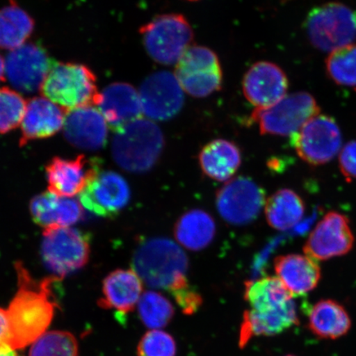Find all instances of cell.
<instances>
[{
  "mask_svg": "<svg viewBox=\"0 0 356 356\" xmlns=\"http://www.w3.org/2000/svg\"><path fill=\"white\" fill-rule=\"evenodd\" d=\"M138 309L141 321L153 330L166 327L175 313L172 302L155 291H147L142 295Z\"/></svg>",
  "mask_w": 356,
  "mask_h": 356,
  "instance_id": "cell-30",
  "label": "cell"
},
{
  "mask_svg": "<svg viewBox=\"0 0 356 356\" xmlns=\"http://www.w3.org/2000/svg\"><path fill=\"white\" fill-rule=\"evenodd\" d=\"M172 296L185 314H193L202 305V296L191 286L182 289Z\"/></svg>",
  "mask_w": 356,
  "mask_h": 356,
  "instance_id": "cell-36",
  "label": "cell"
},
{
  "mask_svg": "<svg viewBox=\"0 0 356 356\" xmlns=\"http://www.w3.org/2000/svg\"><path fill=\"white\" fill-rule=\"evenodd\" d=\"M184 92L175 74L159 71L149 75L139 92L143 113L157 121L175 118L184 106Z\"/></svg>",
  "mask_w": 356,
  "mask_h": 356,
  "instance_id": "cell-16",
  "label": "cell"
},
{
  "mask_svg": "<svg viewBox=\"0 0 356 356\" xmlns=\"http://www.w3.org/2000/svg\"><path fill=\"white\" fill-rule=\"evenodd\" d=\"M80 202L88 211L113 219L130 202L131 189L124 177L111 171H100L79 194Z\"/></svg>",
  "mask_w": 356,
  "mask_h": 356,
  "instance_id": "cell-15",
  "label": "cell"
},
{
  "mask_svg": "<svg viewBox=\"0 0 356 356\" xmlns=\"http://www.w3.org/2000/svg\"><path fill=\"white\" fill-rule=\"evenodd\" d=\"M30 212L35 224L44 229L69 227L83 218L78 200L57 197L50 191L35 195L31 200Z\"/></svg>",
  "mask_w": 356,
  "mask_h": 356,
  "instance_id": "cell-23",
  "label": "cell"
},
{
  "mask_svg": "<svg viewBox=\"0 0 356 356\" xmlns=\"http://www.w3.org/2000/svg\"><path fill=\"white\" fill-rule=\"evenodd\" d=\"M108 123L95 106L68 111L64 133L66 140L79 149H100L108 139Z\"/></svg>",
  "mask_w": 356,
  "mask_h": 356,
  "instance_id": "cell-20",
  "label": "cell"
},
{
  "mask_svg": "<svg viewBox=\"0 0 356 356\" xmlns=\"http://www.w3.org/2000/svg\"><path fill=\"white\" fill-rule=\"evenodd\" d=\"M66 114L65 110L46 97H37L31 99L26 104L21 123L20 145L55 136L64 127Z\"/></svg>",
  "mask_w": 356,
  "mask_h": 356,
  "instance_id": "cell-21",
  "label": "cell"
},
{
  "mask_svg": "<svg viewBox=\"0 0 356 356\" xmlns=\"http://www.w3.org/2000/svg\"><path fill=\"white\" fill-rule=\"evenodd\" d=\"M41 250L47 268L55 277H65L88 264L90 238L70 227L44 229Z\"/></svg>",
  "mask_w": 356,
  "mask_h": 356,
  "instance_id": "cell-7",
  "label": "cell"
},
{
  "mask_svg": "<svg viewBox=\"0 0 356 356\" xmlns=\"http://www.w3.org/2000/svg\"><path fill=\"white\" fill-rule=\"evenodd\" d=\"M143 295V280L135 270L118 269L111 273L102 284L99 305L126 315L135 309Z\"/></svg>",
  "mask_w": 356,
  "mask_h": 356,
  "instance_id": "cell-22",
  "label": "cell"
},
{
  "mask_svg": "<svg viewBox=\"0 0 356 356\" xmlns=\"http://www.w3.org/2000/svg\"><path fill=\"white\" fill-rule=\"evenodd\" d=\"M48 190L57 197L71 198L80 194L101 171L99 160L79 155L73 159L56 157L47 164Z\"/></svg>",
  "mask_w": 356,
  "mask_h": 356,
  "instance_id": "cell-17",
  "label": "cell"
},
{
  "mask_svg": "<svg viewBox=\"0 0 356 356\" xmlns=\"http://www.w3.org/2000/svg\"><path fill=\"white\" fill-rule=\"evenodd\" d=\"M287 356H293V355H287Z\"/></svg>",
  "mask_w": 356,
  "mask_h": 356,
  "instance_id": "cell-41",
  "label": "cell"
},
{
  "mask_svg": "<svg viewBox=\"0 0 356 356\" xmlns=\"http://www.w3.org/2000/svg\"><path fill=\"white\" fill-rule=\"evenodd\" d=\"M17 292L7 311L8 344L13 350L34 343L47 330L57 308L53 286L60 278L35 280L21 261L15 264Z\"/></svg>",
  "mask_w": 356,
  "mask_h": 356,
  "instance_id": "cell-1",
  "label": "cell"
},
{
  "mask_svg": "<svg viewBox=\"0 0 356 356\" xmlns=\"http://www.w3.org/2000/svg\"><path fill=\"white\" fill-rule=\"evenodd\" d=\"M354 243L349 220L341 213L331 211L312 231L304 251L315 261H326L347 254Z\"/></svg>",
  "mask_w": 356,
  "mask_h": 356,
  "instance_id": "cell-14",
  "label": "cell"
},
{
  "mask_svg": "<svg viewBox=\"0 0 356 356\" xmlns=\"http://www.w3.org/2000/svg\"><path fill=\"white\" fill-rule=\"evenodd\" d=\"M175 74L184 91L194 97H208L222 87L219 58L206 47L191 46L178 60Z\"/></svg>",
  "mask_w": 356,
  "mask_h": 356,
  "instance_id": "cell-9",
  "label": "cell"
},
{
  "mask_svg": "<svg viewBox=\"0 0 356 356\" xmlns=\"http://www.w3.org/2000/svg\"><path fill=\"white\" fill-rule=\"evenodd\" d=\"M341 134L335 120L317 115L291 136V145L299 157L312 166L326 164L341 148Z\"/></svg>",
  "mask_w": 356,
  "mask_h": 356,
  "instance_id": "cell-10",
  "label": "cell"
},
{
  "mask_svg": "<svg viewBox=\"0 0 356 356\" xmlns=\"http://www.w3.org/2000/svg\"><path fill=\"white\" fill-rule=\"evenodd\" d=\"M309 329L324 339H337L348 332L351 321L343 306L332 300L317 302L309 311Z\"/></svg>",
  "mask_w": 356,
  "mask_h": 356,
  "instance_id": "cell-27",
  "label": "cell"
},
{
  "mask_svg": "<svg viewBox=\"0 0 356 356\" xmlns=\"http://www.w3.org/2000/svg\"><path fill=\"white\" fill-rule=\"evenodd\" d=\"M274 269L293 296H304L314 291L321 279V269L317 261L307 255L280 256L275 259Z\"/></svg>",
  "mask_w": 356,
  "mask_h": 356,
  "instance_id": "cell-24",
  "label": "cell"
},
{
  "mask_svg": "<svg viewBox=\"0 0 356 356\" xmlns=\"http://www.w3.org/2000/svg\"><path fill=\"white\" fill-rule=\"evenodd\" d=\"M8 322L7 311L0 308V350L11 348L8 344Z\"/></svg>",
  "mask_w": 356,
  "mask_h": 356,
  "instance_id": "cell-37",
  "label": "cell"
},
{
  "mask_svg": "<svg viewBox=\"0 0 356 356\" xmlns=\"http://www.w3.org/2000/svg\"><path fill=\"white\" fill-rule=\"evenodd\" d=\"M319 113L314 97L301 92L284 96L268 108L255 109L251 120L258 124L262 135L291 136Z\"/></svg>",
  "mask_w": 356,
  "mask_h": 356,
  "instance_id": "cell-8",
  "label": "cell"
},
{
  "mask_svg": "<svg viewBox=\"0 0 356 356\" xmlns=\"http://www.w3.org/2000/svg\"><path fill=\"white\" fill-rule=\"evenodd\" d=\"M216 222L210 213L193 210L182 215L175 226L177 241L191 251H200L215 238Z\"/></svg>",
  "mask_w": 356,
  "mask_h": 356,
  "instance_id": "cell-26",
  "label": "cell"
},
{
  "mask_svg": "<svg viewBox=\"0 0 356 356\" xmlns=\"http://www.w3.org/2000/svg\"><path fill=\"white\" fill-rule=\"evenodd\" d=\"M293 296L278 277H267L245 284V300L259 317L299 323Z\"/></svg>",
  "mask_w": 356,
  "mask_h": 356,
  "instance_id": "cell-12",
  "label": "cell"
},
{
  "mask_svg": "<svg viewBox=\"0 0 356 356\" xmlns=\"http://www.w3.org/2000/svg\"><path fill=\"white\" fill-rule=\"evenodd\" d=\"M42 95L68 113L88 106H99L102 92L97 78L88 66L58 62L53 65L41 88Z\"/></svg>",
  "mask_w": 356,
  "mask_h": 356,
  "instance_id": "cell-3",
  "label": "cell"
},
{
  "mask_svg": "<svg viewBox=\"0 0 356 356\" xmlns=\"http://www.w3.org/2000/svg\"><path fill=\"white\" fill-rule=\"evenodd\" d=\"M339 167L347 181L356 179V140L349 142L341 149Z\"/></svg>",
  "mask_w": 356,
  "mask_h": 356,
  "instance_id": "cell-35",
  "label": "cell"
},
{
  "mask_svg": "<svg viewBox=\"0 0 356 356\" xmlns=\"http://www.w3.org/2000/svg\"><path fill=\"white\" fill-rule=\"evenodd\" d=\"M305 28L314 47L332 52L356 39V10L341 3L323 4L309 12Z\"/></svg>",
  "mask_w": 356,
  "mask_h": 356,
  "instance_id": "cell-5",
  "label": "cell"
},
{
  "mask_svg": "<svg viewBox=\"0 0 356 356\" xmlns=\"http://www.w3.org/2000/svg\"><path fill=\"white\" fill-rule=\"evenodd\" d=\"M137 350L138 356H176V341L170 334L152 330L142 337Z\"/></svg>",
  "mask_w": 356,
  "mask_h": 356,
  "instance_id": "cell-34",
  "label": "cell"
},
{
  "mask_svg": "<svg viewBox=\"0 0 356 356\" xmlns=\"http://www.w3.org/2000/svg\"><path fill=\"white\" fill-rule=\"evenodd\" d=\"M289 87L286 73L271 62L260 61L245 74L243 91L256 109L268 108L286 96Z\"/></svg>",
  "mask_w": 356,
  "mask_h": 356,
  "instance_id": "cell-18",
  "label": "cell"
},
{
  "mask_svg": "<svg viewBox=\"0 0 356 356\" xmlns=\"http://www.w3.org/2000/svg\"><path fill=\"white\" fill-rule=\"evenodd\" d=\"M265 203L264 189L245 177L231 179L216 194L218 211L234 225L250 224L259 216Z\"/></svg>",
  "mask_w": 356,
  "mask_h": 356,
  "instance_id": "cell-11",
  "label": "cell"
},
{
  "mask_svg": "<svg viewBox=\"0 0 356 356\" xmlns=\"http://www.w3.org/2000/svg\"><path fill=\"white\" fill-rule=\"evenodd\" d=\"M140 33L149 56L167 65L177 63L194 38L188 21L178 13L156 16L141 26Z\"/></svg>",
  "mask_w": 356,
  "mask_h": 356,
  "instance_id": "cell-6",
  "label": "cell"
},
{
  "mask_svg": "<svg viewBox=\"0 0 356 356\" xmlns=\"http://www.w3.org/2000/svg\"><path fill=\"white\" fill-rule=\"evenodd\" d=\"M26 104L24 97L13 89L0 88V134H6L19 126Z\"/></svg>",
  "mask_w": 356,
  "mask_h": 356,
  "instance_id": "cell-33",
  "label": "cell"
},
{
  "mask_svg": "<svg viewBox=\"0 0 356 356\" xmlns=\"http://www.w3.org/2000/svg\"><path fill=\"white\" fill-rule=\"evenodd\" d=\"M163 147L164 137L157 124L140 118L115 133L111 150L120 167L140 173L149 171L157 163Z\"/></svg>",
  "mask_w": 356,
  "mask_h": 356,
  "instance_id": "cell-4",
  "label": "cell"
},
{
  "mask_svg": "<svg viewBox=\"0 0 356 356\" xmlns=\"http://www.w3.org/2000/svg\"><path fill=\"white\" fill-rule=\"evenodd\" d=\"M199 163L204 175L218 181H227L241 165V151L233 142L213 140L200 150Z\"/></svg>",
  "mask_w": 356,
  "mask_h": 356,
  "instance_id": "cell-25",
  "label": "cell"
},
{
  "mask_svg": "<svg viewBox=\"0 0 356 356\" xmlns=\"http://www.w3.org/2000/svg\"><path fill=\"white\" fill-rule=\"evenodd\" d=\"M133 268L147 286L176 293L190 286L188 256L172 240L155 238L140 245L134 253Z\"/></svg>",
  "mask_w": 356,
  "mask_h": 356,
  "instance_id": "cell-2",
  "label": "cell"
},
{
  "mask_svg": "<svg viewBox=\"0 0 356 356\" xmlns=\"http://www.w3.org/2000/svg\"><path fill=\"white\" fill-rule=\"evenodd\" d=\"M188 1H197V0H188Z\"/></svg>",
  "mask_w": 356,
  "mask_h": 356,
  "instance_id": "cell-40",
  "label": "cell"
},
{
  "mask_svg": "<svg viewBox=\"0 0 356 356\" xmlns=\"http://www.w3.org/2000/svg\"><path fill=\"white\" fill-rule=\"evenodd\" d=\"M34 20L16 4L0 10V48L13 51L24 44L34 30Z\"/></svg>",
  "mask_w": 356,
  "mask_h": 356,
  "instance_id": "cell-29",
  "label": "cell"
},
{
  "mask_svg": "<svg viewBox=\"0 0 356 356\" xmlns=\"http://www.w3.org/2000/svg\"><path fill=\"white\" fill-rule=\"evenodd\" d=\"M53 65L44 48L28 43L8 55L6 74L8 81L17 90L32 93L42 88Z\"/></svg>",
  "mask_w": 356,
  "mask_h": 356,
  "instance_id": "cell-13",
  "label": "cell"
},
{
  "mask_svg": "<svg viewBox=\"0 0 356 356\" xmlns=\"http://www.w3.org/2000/svg\"><path fill=\"white\" fill-rule=\"evenodd\" d=\"M305 212L304 200L291 189H282L271 195L265 203V215L271 228L286 231L302 219Z\"/></svg>",
  "mask_w": 356,
  "mask_h": 356,
  "instance_id": "cell-28",
  "label": "cell"
},
{
  "mask_svg": "<svg viewBox=\"0 0 356 356\" xmlns=\"http://www.w3.org/2000/svg\"><path fill=\"white\" fill-rule=\"evenodd\" d=\"M0 356H19V355L15 353V350L6 348L0 350Z\"/></svg>",
  "mask_w": 356,
  "mask_h": 356,
  "instance_id": "cell-38",
  "label": "cell"
},
{
  "mask_svg": "<svg viewBox=\"0 0 356 356\" xmlns=\"http://www.w3.org/2000/svg\"><path fill=\"white\" fill-rule=\"evenodd\" d=\"M99 109L115 133L143 115L139 92L127 83H114L106 87L102 92Z\"/></svg>",
  "mask_w": 356,
  "mask_h": 356,
  "instance_id": "cell-19",
  "label": "cell"
},
{
  "mask_svg": "<svg viewBox=\"0 0 356 356\" xmlns=\"http://www.w3.org/2000/svg\"><path fill=\"white\" fill-rule=\"evenodd\" d=\"M326 70L338 86L356 87V44L332 51L327 58Z\"/></svg>",
  "mask_w": 356,
  "mask_h": 356,
  "instance_id": "cell-31",
  "label": "cell"
},
{
  "mask_svg": "<svg viewBox=\"0 0 356 356\" xmlns=\"http://www.w3.org/2000/svg\"><path fill=\"white\" fill-rule=\"evenodd\" d=\"M76 338L72 334L62 331L46 332L31 348L29 356H78Z\"/></svg>",
  "mask_w": 356,
  "mask_h": 356,
  "instance_id": "cell-32",
  "label": "cell"
},
{
  "mask_svg": "<svg viewBox=\"0 0 356 356\" xmlns=\"http://www.w3.org/2000/svg\"><path fill=\"white\" fill-rule=\"evenodd\" d=\"M4 73H6V63H4L2 56H0V82L4 79Z\"/></svg>",
  "mask_w": 356,
  "mask_h": 356,
  "instance_id": "cell-39",
  "label": "cell"
}]
</instances>
